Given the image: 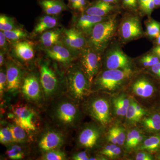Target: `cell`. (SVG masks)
<instances>
[{"label":"cell","mask_w":160,"mask_h":160,"mask_svg":"<svg viewBox=\"0 0 160 160\" xmlns=\"http://www.w3.org/2000/svg\"><path fill=\"white\" fill-rule=\"evenodd\" d=\"M142 133L141 129L137 127H132L127 132L124 146L126 151L132 150V145L136 138Z\"/></svg>","instance_id":"33"},{"label":"cell","mask_w":160,"mask_h":160,"mask_svg":"<svg viewBox=\"0 0 160 160\" xmlns=\"http://www.w3.org/2000/svg\"><path fill=\"white\" fill-rule=\"evenodd\" d=\"M121 34L124 40L129 41L140 37L142 30L139 20L136 17L128 18L122 23Z\"/></svg>","instance_id":"17"},{"label":"cell","mask_w":160,"mask_h":160,"mask_svg":"<svg viewBox=\"0 0 160 160\" xmlns=\"http://www.w3.org/2000/svg\"><path fill=\"white\" fill-rule=\"evenodd\" d=\"M6 53L2 51L0 52V66L3 67L5 65L6 60H5V55Z\"/></svg>","instance_id":"49"},{"label":"cell","mask_w":160,"mask_h":160,"mask_svg":"<svg viewBox=\"0 0 160 160\" xmlns=\"http://www.w3.org/2000/svg\"><path fill=\"white\" fill-rule=\"evenodd\" d=\"M66 94L81 104L91 94V84L78 64H73L66 69Z\"/></svg>","instance_id":"4"},{"label":"cell","mask_w":160,"mask_h":160,"mask_svg":"<svg viewBox=\"0 0 160 160\" xmlns=\"http://www.w3.org/2000/svg\"><path fill=\"white\" fill-rule=\"evenodd\" d=\"M1 122L0 142L6 147L14 142V140L7 120H1Z\"/></svg>","instance_id":"30"},{"label":"cell","mask_w":160,"mask_h":160,"mask_svg":"<svg viewBox=\"0 0 160 160\" xmlns=\"http://www.w3.org/2000/svg\"><path fill=\"white\" fill-rule=\"evenodd\" d=\"M40 109L25 100L19 101L10 105L6 119L24 128L34 138L44 127Z\"/></svg>","instance_id":"3"},{"label":"cell","mask_w":160,"mask_h":160,"mask_svg":"<svg viewBox=\"0 0 160 160\" xmlns=\"http://www.w3.org/2000/svg\"><path fill=\"white\" fill-rule=\"evenodd\" d=\"M110 129L116 138L118 146H124L127 135V132L125 127L119 125L113 126Z\"/></svg>","instance_id":"36"},{"label":"cell","mask_w":160,"mask_h":160,"mask_svg":"<svg viewBox=\"0 0 160 160\" xmlns=\"http://www.w3.org/2000/svg\"><path fill=\"white\" fill-rule=\"evenodd\" d=\"M146 138H147V136L144 135L143 132L139 135L135 140L133 145H132V149H136L138 146H139L144 142V140L146 139Z\"/></svg>","instance_id":"45"},{"label":"cell","mask_w":160,"mask_h":160,"mask_svg":"<svg viewBox=\"0 0 160 160\" xmlns=\"http://www.w3.org/2000/svg\"><path fill=\"white\" fill-rule=\"evenodd\" d=\"M102 92H92L81 104L83 112L105 128L111 122V102Z\"/></svg>","instance_id":"5"},{"label":"cell","mask_w":160,"mask_h":160,"mask_svg":"<svg viewBox=\"0 0 160 160\" xmlns=\"http://www.w3.org/2000/svg\"><path fill=\"white\" fill-rule=\"evenodd\" d=\"M134 105L137 114L139 118L140 121H141V120L145 116L148 114V112H147L146 109L142 107V106H141V105H140L135 100Z\"/></svg>","instance_id":"43"},{"label":"cell","mask_w":160,"mask_h":160,"mask_svg":"<svg viewBox=\"0 0 160 160\" xmlns=\"http://www.w3.org/2000/svg\"><path fill=\"white\" fill-rule=\"evenodd\" d=\"M116 18L98 23L92 29L89 40V47L101 53L106 49L116 29Z\"/></svg>","instance_id":"9"},{"label":"cell","mask_w":160,"mask_h":160,"mask_svg":"<svg viewBox=\"0 0 160 160\" xmlns=\"http://www.w3.org/2000/svg\"><path fill=\"white\" fill-rule=\"evenodd\" d=\"M88 150L80 151L75 152L72 154L71 157V159L73 160H89L90 155L88 153Z\"/></svg>","instance_id":"41"},{"label":"cell","mask_w":160,"mask_h":160,"mask_svg":"<svg viewBox=\"0 0 160 160\" xmlns=\"http://www.w3.org/2000/svg\"><path fill=\"white\" fill-rule=\"evenodd\" d=\"M131 100V97L123 92L112 97L111 104L113 114L118 118H125Z\"/></svg>","instance_id":"18"},{"label":"cell","mask_w":160,"mask_h":160,"mask_svg":"<svg viewBox=\"0 0 160 160\" xmlns=\"http://www.w3.org/2000/svg\"><path fill=\"white\" fill-rule=\"evenodd\" d=\"M107 136H106V139L108 142L111 143V144H116L118 145L117 140L113 132L111 130V129H109L108 132H107Z\"/></svg>","instance_id":"46"},{"label":"cell","mask_w":160,"mask_h":160,"mask_svg":"<svg viewBox=\"0 0 160 160\" xmlns=\"http://www.w3.org/2000/svg\"><path fill=\"white\" fill-rule=\"evenodd\" d=\"M30 144L13 142L6 146L5 155L9 159H23L30 154Z\"/></svg>","instance_id":"20"},{"label":"cell","mask_w":160,"mask_h":160,"mask_svg":"<svg viewBox=\"0 0 160 160\" xmlns=\"http://www.w3.org/2000/svg\"><path fill=\"white\" fill-rule=\"evenodd\" d=\"M68 1H69V0H68Z\"/></svg>","instance_id":"57"},{"label":"cell","mask_w":160,"mask_h":160,"mask_svg":"<svg viewBox=\"0 0 160 160\" xmlns=\"http://www.w3.org/2000/svg\"><path fill=\"white\" fill-rule=\"evenodd\" d=\"M35 47V43L27 39L12 43V57L23 67L29 66L34 61Z\"/></svg>","instance_id":"13"},{"label":"cell","mask_w":160,"mask_h":160,"mask_svg":"<svg viewBox=\"0 0 160 160\" xmlns=\"http://www.w3.org/2000/svg\"><path fill=\"white\" fill-rule=\"evenodd\" d=\"M155 6V5L153 0H149V2L147 3L146 7L143 9V10L146 13L149 14V13H151L154 9Z\"/></svg>","instance_id":"47"},{"label":"cell","mask_w":160,"mask_h":160,"mask_svg":"<svg viewBox=\"0 0 160 160\" xmlns=\"http://www.w3.org/2000/svg\"><path fill=\"white\" fill-rule=\"evenodd\" d=\"M103 17L84 14L80 17L76 23V28L83 33L90 35L92 29L98 23L103 21Z\"/></svg>","instance_id":"24"},{"label":"cell","mask_w":160,"mask_h":160,"mask_svg":"<svg viewBox=\"0 0 160 160\" xmlns=\"http://www.w3.org/2000/svg\"><path fill=\"white\" fill-rule=\"evenodd\" d=\"M87 5V0H69L68 7L73 10L83 12Z\"/></svg>","instance_id":"38"},{"label":"cell","mask_w":160,"mask_h":160,"mask_svg":"<svg viewBox=\"0 0 160 160\" xmlns=\"http://www.w3.org/2000/svg\"><path fill=\"white\" fill-rule=\"evenodd\" d=\"M153 52L154 54H155L158 57L160 58V50H158V49L154 48L153 49Z\"/></svg>","instance_id":"51"},{"label":"cell","mask_w":160,"mask_h":160,"mask_svg":"<svg viewBox=\"0 0 160 160\" xmlns=\"http://www.w3.org/2000/svg\"><path fill=\"white\" fill-rule=\"evenodd\" d=\"M48 59L57 63L66 69L73 64L76 54L69 50L62 42L50 48L43 49Z\"/></svg>","instance_id":"14"},{"label":"cell","mask_w":160,"mask_h":160,"mask_svg":"<svg viewBox=\"0 0 160 160\" xmlns=\"http://www.w3.org/2000/svg\"><path fill=\"white\" fill-rule=\"evenodd\" d=\"M160 149V133L146 138L144 142L136 148L138 151L145 150L150 152L158 151Z\"/></svg>","instance_id":"28"},{"label":"cell","mask_w":160,"mask_h":160,"mask_svg":"<svg viewBox=\"0 0 160 160\" xmlns=\"http://www.w3.org/2000/svg\"><path fill=\"white\" fill-rule=\"evenodd\" d=\"M3 32L6 38L11 44L22 40L27 39L29 38L28 32L20 27H17L12 30L4 31Z\"/></svg>","instance_id":"29"},{"label":"cell","mask_w":160,"mask_h":160,"mask_svg":"<svg viewBox=\"0 0 160 160\" xmlns=\"http://www.w3.org/2000/svg\"><path fill=\"white\" fill-rule=\"evenodd\" d=\"M159 64H160V62H159Z\"/></svg>","instance_id":"56"},{"label":"cell","mask_w":160,"mask_h":160,"mask_svg":"<svg viewBox=\"0 0 160 160\" xmlns=\"http://www.w3.org/2000/svg\"><path fill=\"white\" fill-rule=\"evenodd\" d=\"M100 54L89 46L85 47L80 52L79 62L78 64L91 85L93 80L99 72L101 68V58Z\"/></svg>","instance_id":"12"},{"label":"cell","mask_w":160,"mask_h":160,"mask_svg":"<svg viewBox=\"0 0 160 160\" xmlns=\"http://www.w3.org/2000/svg\"><path fill=\"white\" fill-rule=\"evenodd\" d=\"M149 0H138V3L139 4L141 9H143L146 7Z\"/></svg>","instance_id":"50"},{"label":"cell","mask_w":160,"mask_h":160,"mask_svg":"<svg viewBox=\"0 0 160 160\" xmlns=\"http://www.w3.org/2000/svg\"><path fill=\"white\" fill-rule=\"evenodd\" d=\"M138 2V0H123V5L129 9H135Z\"/></svg>","instance_id":"44"},{"label":"cell","mask_w":160,"mask_h":160,"mask_svg":"<svg viewBox=\"0 0 160 160\" xmlns=\"http://www.w3.org/2000/svg\"><path fill=\"white\" fill-rule=\"evenodd\" d=\"M63 31L62 28H56L40 35L39 42L43 49L50 48L61 42Z\"/></svg>","instance_id":"22"},{"label":"cell","mask_w":160,"mask_h":160,"mask_svg":"<svg viewBox=\"0 0 160 160\" xmlns=\"http://www.w3.org/2000/svg\"><path fill=\"white\" fill-rule=\"evenodd\" d=\"M104 128L95 122L84 124L78 132L77 146L88 151L97 149L102 141Z\"/></svg>","instance_id":"10"},{"label":"cell","mask_w":160,"mask_h":160,"mask_svg":"<svg viewBox=\"0 0 160 160\" xmlns=\"http://www.w3.org/2000/svg\"><path fill=\"white\" fill-rule=\"evenodd\" d=\"M151 70L152 72L160 78V65L159 62L156 65L152 66Z\"/></svg>","instance_id":"48"},{"label":"cell","mask_w":160,"mask_h":160,"mask_svg":"<svg viewBox=\"0 0 160 160\" xmlns=\"http://www.w3.org/2000/svg\"><path fill=\"white\" fill-rule=\"evenodd\" d=\"M45 109L52 126L68 132L79 127L84 113L81 105L66 93L52 101Z\"/></svg>","instance_id":"1"},{"label":"cell","mask_w":160,"mask_h":160,"mask_svg":"<svg viewBox=\"0 0 160 160\" xmlns=\"http://www.w3.org/2000/svg\"><path fill=\"white\" fill-rule=\"evenodd\" d=\"M20 93L23 100L40 109H45V97L39 73L37 74L33 72H26Z\"/></svg>","instance_id":"8"},{"label":"cell","mask_w":160,"mask_h":160,"mask_svg":"<svg viewBox=\"0 0 160 160\" xmlns=\"http://www.w3.org/2000/svg\"><path fill=\"white\" fill-rule=\"evenodd\" d=\"M136 153L135 159L136 160H152L153 158L150 152L145 150H138Z\"/></svg>","instance_id":"42"},{"label":"cell","mask_w":160,"mask_h":160,"mask_svg":"<svg viewBox=\"0 0 160 160\" xmlns=\"http://www.w3.org/2000/svg\"><path fill=\"white\" fill-rule=\"evenodd\" d=\"M113 9L110 3L102 1H97L88 6L85 10L86 14L98 17H103Z\"/></svg>","instance_id":"27"},{"label":"cell","mask_w":160,"mask_h":160,"mask_svg":"<svg viewBox=\"0 0 160 160\" xmlns=\"http://www.w3.org/2000/svg\"><path fill=\"white\" fill-rule=\"evenodd\" d=\"M49 59H41L38 62L39 74L45 97L46 107L55 99L66 93L65 74L58 64ZM45 107V108H46Z\"/></svg>","instance_id":"2"},{"label":"cell","mask_w":160,"mask_h":160,"mask_svg":"<svg viewBox=\"0 0 160 160\" xmlns=\"http://www.w3.org/2000/svg\"><path fill=\"white\" fill-rule=\"evenodd\" d=\"M7 87V77L6 66L1 67L0 70V97H1V106L6 105L5 97L6 96Z\"/></svg>","instance_id":"34"},{"label":"cell","mask_w":160,"mask_h":160,"mask_svg":"<svg viewBox=\"0 0 160 160\" xmlns=\"http://www.w3.org/2000/svg\"><path fill=\"white\" fill-rule=\"evenodd\" d=\"M67 133L68 132L52 125L44 127L35 136L31 144L32 149L41 156L47 152L62 149L67 142Z\"/></svg>","instance_id":"7"},{"label":"cell","mask_w":160,"mask_h":160,"mask_svg":"<svg viewBox=\"0 0 160 160\" xmlns=\"http://www.w3.org/2000/svg\"><path fill=\"white\" fill-rule=\"evenodd\" d=\"M105 66L108 69H130L131 61L123 52L115 49L107 55Z\"/></svg>","instance_id":"16"},{"label":"cell","mask_w":160,"mask_h":160,"mask_svg":"<svg viewBox=\"0 0 160 160\" xmlns=\"http://www.w3.org/2000/svg\"><path fill=\"white\" fill-rule=\"evenodd\" d=\"M5 66L7 77L6 96L9 100V97H15L20 93L26 71L23 66L12 58L6 60Z\"/></svg>","instance_id":"11"},{"label":"cell","mask_w":160,"mask_h":160,"mask_svg":"<svg viewBox=\"0 0 160 160\" xmlns=\"http://www.w3.org/2000/svg\"><path fill=\"white\" fill-rule=\"evenodd\" d=\"M9 42L3 31L0 32V48L1 51L6 53L9 50Z\"/></svg>","instance_id":"40"},{"label":"cell","mask_w":160,"mask_h":160,"mask_svg":"<svg viewBox=\"0 0 160 160\" xmlns=\"http://www.w3.org/2000/svg\"><path fill=\"white\" fill-rule=\"evenodd\" d=\"M157 159L160 160V149L158 151V153L157 155Z\"/></svg>","instance_id":"55"},{"label":"cell","mask_w":160,"mask_h":160,"mask_svg":"<svg viewBox=\"0 0 160 160\" xmlns=\"http://www.w3.org/2000/svg\"><path fill=\"white\" fill-rule=\"evenodd\" d=\"M38 3L46 14L56 16L68 10L63 0H38Z\"/></svg>","instance_id":"21"},{"label":"cell","mask_w":160,"mask_h":160,"mask_svg":"<svg viewBox=\"0 0 160 160\" xmlns=\"http://www.w3.org/2000/svg\"><path fill=\"white\" fill-rule=\"evenodd\" d=\"M157 38V43L159 46H160V34Z\"/></svg>","instance_id":"54"},{"label":"cell","mask_w":160,"mask_h":160,"mask_svg":"<svg viewBox=\"0 0 160 160\" xmlns=\"http://www.w3.org/2000/svg\"><path fill=\"white\" fill-rule=\"evenodd\" d=\"M132 73L131 68L107 69L99 72L92 84V92L114 93L127 83Z\"/></svg>","instance_id":"6"},{"label":"cell","mask_w":160,"mask_h":160,"mask_svg":"<svg viewBox=\"0 0 160 160\" xmlns=\"http://www.w3.org/2000/svg\"><path fill=\"white\" fill-rule=\"evenodd\" d=\"M132 91L136 95L143 98L152 96L154 92V87L148 79L145 77L138 78L131 86Z\"/></svg>","instance_id":"19"},{"label":"cell","mask_w":160,"mask_h":160,"mask_svg":"<svg viewBox=\"0 0 160 160\" xmlns=\"http://www.w3.org/2000/svg\"><path fill=\"white\" fill-rule=\"evenodd\" d=\"M146 32L149 36L157 38L160 34V24L156 21L148 23L146 27Z\"/></svg>","instance_id":"37"},{"label":"cell","mask_w":160,"mask_h":160,"mask_svg":"<svg viewBox=\"0 0 160 160\" xmlns=\"http://www.w3.org/2000/svg\"><path fill=\"white\" fill-rule=\"evenodd\" d=\"M58 24L57 18L55 16L46 14L38 20L31 34L32 36L40 35L45 32L57 28Z\"/></svg>","instance_id":"23"},{"label":"cell","mask_w":160,"mask_h":160,"mask_svg":"<svg viewBox=\"0 0 160 160\" xmlns=\"http://www.w3.org/2000/svg\"><path fill=\"white\" fill-rule=\"evenodd\" d=\"M141 62L145 67H152L159 62V58L154 55L148 54L141 59Z\"/></svg>","instance_id":"39"},{"label":"cell","mask_w":160,"mask_h":160,"mask_svg":"<svg viewBox=\"0 0 160 160\" xmlns=\"http://www.w3.org/2000/svg\"><path fill=\"white\" fill-rule=\"evenodd\" d=\"M61 42L76 54L84 49L86 44L84 33L74 27L63 29Z\"/></svg>","instance_id":"15"},{"label":"cell","mask_w":160,"mask_h":160,"mask_svg":"<svg viewBox=\"0 0 160 160\" xmlns=\"http://www.w3.org/2000/svg\"><path fill=\"white\" fill-rule=\"evenodd\" d=\"M38 159L42 160H66L67 154L62 149H54L47 152L40 156Z\"/></svg>","instance_id":"32"},{"label":"cell","mask_w":160,"mask_h":160,"mask_svg":"<svg viewBox=\"0 0 160 160\" xmlns=\"http://www.w3.org/2000/svg\"><path fill=\"white\" fill-rule=\"evenodd\" d=\"M155 6H160V0H153Z\"/></svg>","instance_id":"53"},{"label":"cell","mask_w":160,"mask_h":160,"mask_svg":"<svg viewBox=\"0 0 160 160\" xmlns=\"http://www.w3.org/2000/svg\"><path fill=\"white\" fill-rule=\"evenodd\" d=\"M101 1H102L103 2H106L107 3H110H110H112L116 2L118 0H101Z\"/></svg>","instance_id":"52"},{"label":"cell","mask_w":160,"mask_h":160,"mask_svg":"<svg viewBox=\"0 0 160 160\" xmlns=\"http://www.w3.org/2000/svg\"><path fill=\"white\" fill-rule=\"evenodd\" d=\"M17 27L15 22L12 18L6 14H1L0 15V30L2 31L12 30Z\"/></svg>","instance_id":"35"},{"label":"cell","mask_w":160,"mask_h":160,"mask_svg":"<svg viewBox=\"0 0 160 160\" xmlns=\"http://www.w3.org/2000/svg\"><path fill=\"white\" fill-rule=\"evenodd\" d=\"M125 125L126 127L132 128L139 122L140 120L137 114L134 105V99L131 98V102L125 116Z\"/></svg>","instance_id":"31"},{"label":"cell","mask_w":160,"mask_h":160,"mask_svg":"<svg viewBox=\"0 0 160 160\" xmlns=\"http://www.w3.org/2000/svg\"><path fill=\"white\" fill-rule=\"evenodd\" d=\"M7 122L11 129L14 142L31 144L33 142L34 137L26 129L18 126L15 123L8 121Z\"/></svg>","instance_id":"26"},{"label":"cell","mask_w":160,"mask_h":160,"mask_svg":"<svg viewBox=\"0 0 160 160\" xmlns=\"http://www.w3.org/2000/svg\"><path fill=\"white\" fill-rule=\"evenodd\" d=\"M139 122L142 129L149 133H160V114L151 113L145 116Z\"/></svg>","instance_id":"25"}]
</instances>
